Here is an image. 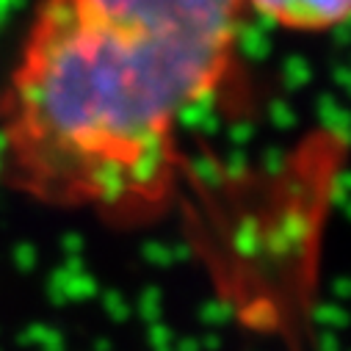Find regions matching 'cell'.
<instances>
[{
  "label": "cell",
  "instance_id": "obj_1",
  "mask_svg": "<svg viewBox=\"0 0 351 351\" xmlns=\"http://www.w3.org/2000/svg\"><path fill=\"white\" fill-rule=\"evenodd\" d=\"M241 0H42L0 97L12 183L106 221L163 216L180 130L238 64Z\"/></svg>",
  "mask_w": 351,
  "mask_h": 351
},
{
  "label": "cell",
  "instance_id": "obj_2",
  "mask_svg": "<svg viewBox=\"0 0 351 351\" xmlns=\"http://www.w3.org/2000/svg\"><path fill=\"white\" fill-rule=\"evenodd\" d=\"M241 6L291 34H326L351 23V0H241Z\"/></svg>",
  "mask_w": 351,
  "mask_h": 351
}]
</instances>
